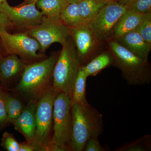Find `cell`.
I'll return each mask as SVG.
<instances>
[{
  "instance_id": "cell-1",
  "label": "cell",
  "mask_w": 151,
  "mask_h": 151,
  "mask_svg": "<svg viewBox=\"0 0 151 151\" xmlns=\"http://www.w3.org/2000/svg\"><path fill=\"white\" fill-rule=\"evenodd\" d=\"M59 54H55L39 62L25 65L16 92L29 100L37 102L52 88L54 68Z\"/></svg>"
},
{
  "instance_id": "cell-2",
  "label": "cell",
  "mask_w": 151,
  "mask_h": 151,
  "mask_svg": "<svg viewBox=\"0 0 151 151\" xmlns=\"http://www.w3.org/2000/svg\"><path fill=\"white\" fill-rule=\"evenodd\" d=\"M72 132L70 151H84L86 141L99 137L103 131V116L96 108L88 104L72 105Z\"/></svg>"
},
{
  "instance_id": "cell-3",
  "label": "cell",
  "mask_w": 151,
  "mask_h": 151,
  "mask_svg": "<svg viewBox=\"0 0 151 151\" xmlns=\"http://www.w3.org/2000/svg\"><path fill=\"white\" fill-rule=\"evenodd\" d=\"M107 41L114 59V65L121 70L129 85L143 86L150 84L151 68L148 59L135 55L117 41L109 40Z\"/></svg>"
},
{
  "instance_id": "cell-4",
  "label": "cell",
  "mask_w": 151,
  "mask_h": 151,
  "mask_svg": "<svg viewBox=\"0 0 151 151\" xmlns=\"http://www.w3.org/2000/svg\"><path fill=\"white\" fill-rule=\"evenodd\" d=\"M82 66L72 37L62 45L54 68L52 88L71 97L74 84Z\"/></svg>"
},
{
  "instance_id": "cell-5",
  "label": "cell",
  "mask_w": 151,
  "mask_h": 151,
  "mask_svg": "<svg viewBox=\"0 0 151 151\" xmlns=\"http://www.w3.org/2000/svg\"><path fill=\"white\" fill-rule=\"evenodd\" d=\"M72 105L70 95L57 94L53 105L52 134L47 151H70Z\"/></svg>"
},
{
  "instance_id": "cell-6",
  "label": "cell",
  "mask_w": 151,
  "mask_h": 151,
  "mask_svg": "<svg viewBox=\"0 0 151 151\" xmlns=\"http://www.w3.org/2000/svg\"><path fill=\"white\" fill-rule=\"evenodd\" d=\"M58 93L52 88L37 101L35 113V137L31 144L35 151L47 150L52 134L53 105Z\"/></svg>"
},
{
  "instance_id": "cell-7",
  "label": "cell",
  "mask_w": 151,
  "mask_h": 151,
  "mask_svg": "<svg viewBox=\"0 0 151 151\" xmlns=\"http://www.w3.org/2000/svg\"><path fill=\"white\" fill-rule=\"evenodd\" d=\"M71 28L60 20H54L43 16L39 24L26 29L25 32L34 38L44 52L52 44L58 42L63 45L71 35Z\"/></svg>"
},
{
  "instance_id": "cell-8",
  "label": "cell",
  "mask_w": 151,
  "mask_h": 151,
  "mask_svg": "<svg viewBox=\"0 0 151 151\" xmlns=\"http://www.w3.org/2000/svg\"><path fill=\"white\" fill-rule=\"evenodd\" d=\"M0 39L2 47L7 54L18 55L24 62V60H37L42 57L37 53L41 50L40 44L26 32L11 34L7 30L2 29L0 31Z\"/></svg>"
},
{
  "instance_id": "cell-9",
  "label": "cell",
  "mask_w": 151,
  "mask_h": 151,
  "mask_svg": "<svg viewBox=\"0 0 151 151\" xmlns=\"http://www.w3.org/2000/svg\"><path fill=\"white\" fill-rule=\"evenodd\" d=\"M126 7L116 1L106 3L96 17L87 24L94 35L101 42L109 40L114 27L123 14L127 11Z\"/></svg>"
},
{
  "instance_id": "cell-10",
  "label": "cell",
  "mask_w": 151,
  "mask_h": 151,
  "mask_svg": "<svg viewBox=\"0 0 151 151\" xmlns=\"http://www.w3.org/2000/svg\"><path fill=\"white\" fill-rule=\"evenodd\" d=\"M0 11L5 15L14 26L26 29L39 24L43 17L36 5L29 4L13 7L9 5L7 0L0 4Z\"/></svg>"
},
{
  "instance_id": "cell-11",
  "label": "cell",
  "mask_w": 151,
  "mask_h": 151,
  "mask_svg": "<svg viewBox=\"0 0 151 151\" xmlns=\"http://www.w3.org/2000/svg\"><path fill=\"white\" fill-rule=\"evenodd\" d=\"M71 36L81 65H85L96 56L101 41L94 35L87 24H82L71 28Z\"/></svg>"
},
{
  "instance_id": "cell-12",
  "label": "cell",
  "mask_w": 151,
  "mask_h": 151,
  "mask_svg": "<svg viewBox=\"0 0 151 151\" xmlns=\"http://www.w3.org/2000/svg\"><path fill=\"white\" fill-rule=\"evenodd\" d=\"M37 102L29 100L21 115L12 123L16 129L23 135L26 142L31 145L35 137V113Z\"/></svg>"
},
{
  "instance_id": "cell-13",
  "label": "cell",
  "mask_w": 151,
  "mask_h": 151,
  "mask_svg": "<svg viewBox=\"0 0 151 151\" xmlns=\"http://www.w3.org/2000/svg\"><path fill=\"white\" fill-rule=\"evenodd\" d=\"M116 41L135 55L143 59H148L151 45L146 42L136 30L127 33Z\"/></svg>"
},
{
  "instance_id": "cell-14",
  "label": "cell",
  "mask_w": 151,
  "mask_h": 151,
  "mask_svg": "<svg viewBox=\"0 0 151 151\" xmlns=\"http://www.w3.org/2000/svg\"><path fill=\"white\" fill-rule=\"evenodd\" d=\"M143 14L127 9L116 23L110 40H117L127 33L135 30L142 20Z\"/></svg>"
},
{
  "instance_id": "cell-15",
  "label": "cell",
  "mask_w": 151,
  "mask_h": 151,
  "mask_svg": "<svg viewBox=\"0 0 151 151\" xmlns=\"http://www.w3.org/2000/svg\"><path fill=\"white\" fill-rule=\"evenodd\" d=\"M25 64L15 55L0 58V78L8 81L22 73Z\"/></svg>"
},
{
  "instance_id": "cell-16",
  "label": "cell",
  "mask_w": 151,
  "mask_h": 151,
  "mask_svg": "<svg viewBox=\"0 0 151 151\" xmlns=\"http://www.w3.org/2000/svg\"><path fill=\"white\" fill-rule=\"evenodd\" d=\"M114 64L113 56L110 51L104 52L96 55L81 68L87 77L95 76L106 68Z\"/></svg>"
},
{
  "instance_id": "cell-17",
  "label": "cell",
  "mask_w": 151,
  "mask_h": 151,
  "mask_svg": "<svg viewBox=\"0 0 151 151\" xmlns=\"http://www.w3.org/2000/svg\"><path fill=\"white\" fill-rule=\"evenodd\" d=\"M66 0H39L36 4L43 16L54 20H60V14L68 4Z\"/></svg>"
},
{
  "instance_id": "cell-18",
  "label": "cell",
  "mask_w": 151,
  "mask_h": 151,
  "mask_svg": "<svg viewBox=\"0 0 151 151\" xmlns=\"http://www.w3.org/2000/svg\"><path fill=\"white\" fill-rule=\"evenodd\" d=\"M77 4L82 22L84 24H87L96 17L106 3L96 0H80Z\"/></svg>"
},
{
  "instance_id": "cell-19",
  "label": "cell",
  "mask_w": 151,
  "mask_h": 151,
  "mask_svg": "<svg viewBox=\"0 0 151 151\" xmlns=\"http://www.w3.org/2000/svg\"><path fill=\"white\" fill-rule=\"evenodd\" d=\"M87 76L80 67L76 80L71 96L72 104L79 103L83 105L89 104L86 97V85Z\"/></svg>"
},
{
  "instance_id": "cell-20",
  "label": "cell",
  "mask_w": 151,
  "mask_h": 151,
  "mask_svg": "<svg viewBox=\"0 0 151 151\" xmlns=\"http://www.w3.org/2000/svg\"><path fill=\"white\" fill-rule=\"evenodd\" d=\"M60 20L71 28L84 24L81 19L77 2L68 4L60 17Z\"/></svg>"
},
{
  "instance_id": "cell-21",
  "label": "cell",
  "mask_w": 151,
  "mask_h": 151,
  "mask_svg": "<svg viewBox=\"0 0 151 151\" xmlns=\"http://www.w3.org/2000/svg\"><path fill=\"white\" fill-rule=\"evenodd\" d=\"M5 102L8 122L12 123L21 115L24 108L20 100L6 92L5 94Z\"/></svg>"
},
{
  "instance_id": "cell-22",
  "label": "cell",
  "mask_w": 151,
  "mask_h": 151,
  "mask_svg": "<svg viewBox=\"0 0 151 151\" xmlns=\"http://www.w3.org/2000/svg\"><path fill=\"white\" fill-rule=\"evenodd\" d=\"M135 30L146 42L151 45V12L143 14L142 20Z\"/></svg>"
},
{
  "instance_id": "cell-23",
  "label": "cell",
  "mask_w": 151,
  "mask_h": 151,
  "mask_svg": "<svg viewBox=\"0 0 151 151\" xmlns=\"http://www.w3.org/2000/svg\"><path fill=\"white\" fill-rule=\"evenodd\" d=\"M150 137L145 136L139 139L117 149L119 151H146L150 149Z\"/></svg>"
},
{
  "instance_id": "cell-24",
  "label": "cell",
  "mask_w": 151,
  "mask_h": 151,
  "mask_svg": "<svg viewBox=\"0 0 151 151\" xmlns=\"http://www.w3.org/2000/svg\"><path fill=\"white\" fill-rule=\"evenodd\" d=\"M127 9L138 14L151 12V0H133L126 6Z\"/></svg>"
},
{
  "instance_id": "cell-25",
  "label": "cell",
  "mask_w": 151,
  "mask_h": 151,
  "mask_svg": "<svg viewBox=\"0 0 151 151\" xmlns=\"http://www.w3.org/2000/svg\"><path fill=\"white\" fill-rule=\"evenodd\" d=\"M1 145L8 151H18L19 143L12 134L5 132L2 139Z\"/></svg>"
},
{
  "instance_id": "cell-26",
  "label": "cell",
  "mask_w": 151,
  "mask_h": 151,
  "mask_svg": "<svg viewBox=\"0 0 151 151\" xmlns=\"http://www.w3.org/2000/svg\"><path fill=\"white\" fill-rule=\"evenodd\" d=\"M84 151H105L106 150L100 145L98 137H92L86 141L84 145Z\"/></svg>"
},
{
  "instance_id": "cell-27",
  "label": "cell",
  "mask_w": 151,
  "mask_h": 151,
  "mask_svg": "<svg viewBox=\"0 0 151 151\" xmlns=\"http://www.w3.org/2000/svg\"><path fill=\"white\" fill-rule=\"evenodd\" d=\"M5 92L0 90V122H8L7 114L5 102Z\"/></svg>"
},
{
  "instance_id": "cell-28",
  "label": "cell",
  "mask_w": 151,
  "mask_h": 151,
  "mask_svg": "<svg viewBox=\"0 0 151 151\" xmlns=\"http://www.w3.org/2000/svg\"><path fill=\"white\" fill-rule=\"evenodd\" d=\"M13 26L5 15L0 11V31L2 29L7 30Z\"/></svg>"
},
{
  "instance_id": "cell-29",
  "label": "cell",
  "mask_w": 151,
  "mask_h": 151,
  "mask_svg": "<svg viewBox=\"0 0 151 151\" xmlns=\"http://www.w3.org/2000/svg\"><path fill=\"white\" fill-rule=\"evenodd\" d=\"M35 151L34 147L27 142L19 143V148L18 151Z\"/></svg>"
},
{
  "instance_id": "cell-30",
  "label": "cell",
  "mask_w": 151,
  "mask_h": 151,
  "mask_svg": "<svg viewBox=\"0 0 151 151\" xmlns=\"http://www.w3.org/2000/svg\"><path fill=\"white\" fill-rule=\"evenodd\" d=\"M132 1L133 0H116V1L119 3V4L126 6Z\"/></svg>"
},
{
  "instance_id": "cell-31",
  "label": "cell",
  "mask_w": 151,
  "mask_h": 151,
  "mask_svg": "<svg viewBox=\"0 0 151 151\" xmlns=\"http://www.w3.org/2000/svg\"><path fill=\"white\" fill-rule=\"evenodd\" d=\"M38 1L39 0H25L22 4L20 5L19 6L29 4L36 5Z\"/></svg>"
},
{
  "instance_id": "cell-32",
  "label": "cell",
  "mask_w": 151,
  "mask_h": 151,
  "mask_svg": "<svg viewBox=\"0 0 151 151\" xmlns=\"http://www.w3.org/2000/svg\"><path fill=\"white\" fill-rule=\"evenodd\" d=\"M97 1L99 2H104L107 3L111 1H115L116 0H96Z\"/></svg>"
},
{
  "instance_id": "cell-33",
  "label": "cell",
  "mask_w": 151,
  "mask_h": 151,
  "mask_svg": "<svg viewBox=\"0 0 151 151\" xmlns=\"http://www.w3.org/2000/svg\"><path fill=\"white\" fill-rule=\"evenodd\" d=\"M66 1L70 4V3L78 2L80 0H66Z\"/></svg>"
},
{
  "instance_id": "cell-34",
  "label": "cell",
  "mask_w": 151,
  "mask_h": 151,
  "mask_svg": "<svg viewBox=\"0 0 151 151\" xmlns=\"http://www.w3.org/2000/svg\"><path fill=\"white\" fill-rule=\"evenodd\" d=\"M2 47V45H1V39H0V58L1 57L2 55L1 54V48Z\"/></svg>"
},
{
  "instance_id": "cell-35",
  "label": "cell",
  "mask_w": 151,
  "mask_h": 151,
  "mask_svg": "<svg viewBox=\"0 0 151 151\" xmlns=\"http://www.w3.org/2000/svg\"><path fill=\"white\" fill-rule=\"evenodd\" d=\"M5 1H6V0H0V4H1V3H2L3 2H4Z\"/></svg>"
}]
</instances>
